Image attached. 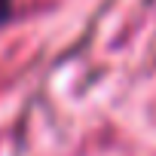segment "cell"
I'll list each match as a JSON object with an SVG mask.
<instances>
[{
    "instance_id": "1",
    "label": "cell",
    "mask_w": 156,
    "mask_h": 156,
    "mask_svg": "<svg viewBox=\"0 0 156 156\" xmlns=\"http://www.w3.org/2000/svg\"><path fill=\"white\" fill-rule=\"evenodd\" d=\"M9 9H12V0H0V22L9 16Z\"/></svg>"
}]
</instances>
